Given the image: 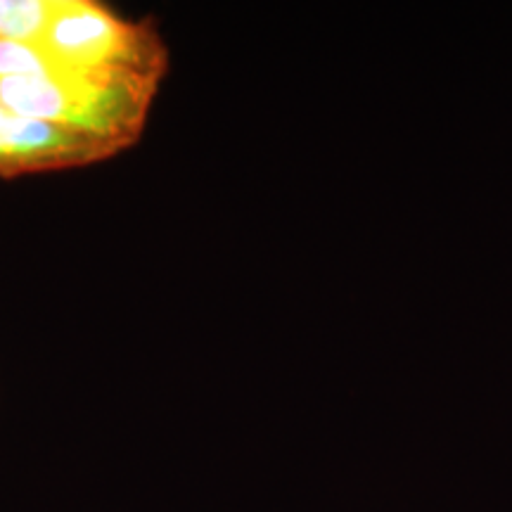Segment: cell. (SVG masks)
<instances>
[{
	"mask_svg": "<svg viewBox=\"0 0 512 512\" xmlns=\"http://www.w3.org/2000/svg\"><path fill=\"white\" fill-rule=\"evenodd\" d=\"M166 72L152 17L100 0H0V181L121 155L143 138Z\"/></svg>",
	"mask_w": 512,
	"mask_h": 512,
	"instance_id": "1",
	"label": "cell"
}]
</instances>
